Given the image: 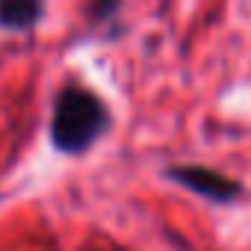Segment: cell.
Masks as SVG:
<instances>
[{
    "instance_id": "6da1fadb",
    "label": "cell",
    "mask_w": 251,
    "mask_h": 251,
    "mask_svg": "<svg viewBox=\"0 0 251 251\" xmlns=\"http://www.w3.org/2000/svg\"><path fill=\"white\" fill-rule=\"evenodd\" d=\"M112 130V112L106 100L89 86L68 80L53 95L50 106V145L59 154H86Z\"/></svg>"
},
{
    "instance_id": "7a4b0ae2",
    "label": "cell",
    "mask_w": 251,
    "mask_h": 251,
    "mask_svg": "<svg viewBox=\"0 0 251 251\" xmlns=\"http://www.w3.org/2000/svg\"><path fill=\"white\" fill-rule=\"evenodd\" d=\"M166 177L180 183L183 189L213 201V204H230L242 195V183L219 169H210V166H198V163H175L166 169Z\"/></svg>"
},
{
    "instance_id": "3957f363",
    "label": "cell",
    "mask_w": 251,
    "mask_h": 251,
    "mask_svg": "<svg viewBox=\"0 0 251 251\" xmlns=\"http://www.w3.org/2000/svg\"><path fill=\"white\" fill-rule=\"evenodd\" d=\"M45 18V3L36 0H0V30L24 33Z\"/></svg>"
},
{
    "instance_id": "277c9868",
    "label": "cell",
    "mask_w": 251,
    "mask_h": 251,
    "mask_svg": "<svg viewBox=\"0 0 251 251\" xmlns=\"http://www.w3.org/2000/svg\"><path fill=\"white\" fill-rule=\"evenodd\" d=\"M118 9H121L118 3H95V6H92V18H95V24H100L106 15H115Z\"/></svg>"
}]
</instances>
